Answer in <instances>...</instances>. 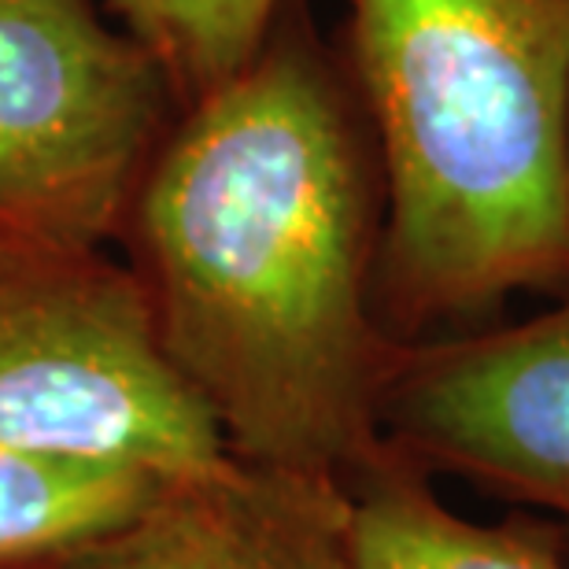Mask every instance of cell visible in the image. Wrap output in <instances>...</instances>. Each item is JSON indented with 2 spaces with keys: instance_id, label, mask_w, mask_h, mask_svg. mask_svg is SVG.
<instances>
[{
  "instance_id": "2",
  "label": "cell",
  "mask_w": 569,
  "mask_h": 569,
  "mask_svg": "<svg viewBox=\"0 0 569 569\" xmlns=\"http://www.w3.org/2000/svg\"><path fill=\"white\" fill-rule=\"evenodd\" d=\"M403 318L569 274V0H348Z\"/></svg>"
},
{
  "instance_id": "1",
  "label": "cell",
  "mask_w": 569,
  "mask_h": 569,
  "mask_svg": "<svg viewBox=\"0 0 569 569\" xmlns=\"http://www.w3.org/2000/svg\"><path fill=\"white\" fill-rule=\"evenodd\" d=\"M116 244L226 451L345 481L381 448L370 181L333 78L289 27L178 111Z\"/></svg>"
},
{
  "instance_id": "5",
  "label": "cell",
  "mask_w": 569,
  "mask_h": 569,
  "mask_svg": "<svg viewBox=\"0 0 569 569\" xmlns=\"http://www.w3.org/2000/svg\"><path fill=\"white\" fill-rule=\"evenodd\" d=\"M378 429L432 459L569 515V303L515 333L392 362Z\"/></svg>"
},
{
  "instance_id": "6",
  "label": "cell",
  "mask_w": 569,
  "mask_h": 569,
  "mask_svg": "<svg viewBox=\"0 0 569 569\" xmlns=\"http://www.w3.org/2000/svg\"><path fill=\"white\" fill-rule=\"evenodd\" d=\"M348 518L337 477L222 451L170 473L138 515L60 569H356Z\"/></svg>"
},
{
  "instance_id": "8",
  "label": "cell",
  "mask_w": 569,
  "mask_h": 569,
  "mask_svg": "<svg viewBox=\"0 0 569 569\" xmlns=\"http://www.w3.org/2000/svg\"><path fill=\"white\" fill-rule=\"evenodd\" d=\"M167 477L138 462L0 448V569H60L138 515Z\"/></svg>"
},
{
  "instance_id": "3",
  "label": "cell",
  "mask_w": 569,
  "mask_h": 569,
  "mask_svg": "<svg viewBox=\"0 0 569 569\" xmlns=\"http://www.w3.org/2000/svg\"><path fill=\"white\" fill-rule=\"evenodd\" d=\"M0 448L186 473L226 451L104 248L0 237Z\"/></svg>"
},
{
  "instance_id": "7",
  "label": "cell",
  "mask_w": 569,
  "mask_h": 569,
  "mask_svg": "<svg viewBox=\"0 0 569 569\" xmlns=\"http://www.w3.org/2000/svg\"><path fill=\"white\" fill-rule=\"evenodd\" d=\"M345 488L356 569H569L521 532L451 515L415 462L385 440Z\"/></svg>"
},
{
  "instance_id": "4",
  "label": "cell",
  "mask_w": 569,
  "mask_h": 569,
  "mask_svg": "<svg viewBox=\"0 0 569 569\" xmlns=\"http://www.w3.org/2000/svg\"><path fill=\"white\" fill-rule=\"evenodd\" d=\"M178 119L100 0H0V237L104 248Z\"/></svg>"
},
{
  "instance_id": "9",
  "label": "cell",
  "mask_w": 569,
  "mask_h": 569,
  "mask_svg": "<svg viewBox=\"0 0 569 569\" xmlns=\"http://www.w3.org/2000/svg\"><path fill=\"white\" fill-rule=\"evenodd\" d=\"M100 8L144 44L181 111L252 60L281 0H100Z\"/></svg>"
}]
</instances>
